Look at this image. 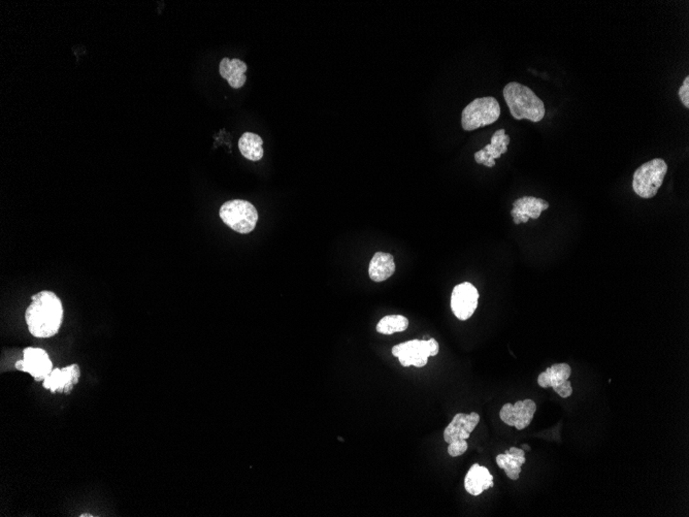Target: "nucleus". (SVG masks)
<instances>
[{
    "mask_svg": "<svg viewBox=\"0 0 689 517\" xmlns=\"http://www.w3.org/2000/svg\"><path fill=\"white\" fill-rule=\"evenodd\" d=\"M25 320L29 333L35 338L55 336L63 320L61 300L52 291H44L35 294L26 310Z\"/></svg>",
    "mask_w": 689,
    "mask_h": 517,
    "instance_id": "1",
    "label": "nucleus"
},
{
    "mask_svg": "<svg viewBox=\"0 0 689 517\" xmlns=\"http://www.w3.org/2000/svg\"><path fill=\"white\" fill-rule=\"evenodd\" d=\"M428 342H429L430 356H436L437 354L439 353V350H440V347H439V343L437 342L436 339H432V338L429 339V340H428Z\"/></svg>",
    "mask_w": 689,
    "mask_h": 517,
    "instance_id": "24",
    "label": "nucleus"
},
{
    "mask_svg": "<svg viewBox=\"0 0 689 517\" xmlns=\"http://www.w3.org/2000/svg\"><path fill=\"white\" fill-rule=\"evenodd\" d=\"M680 100L686 109L689 108V77H686L683 84L680 87L679 92Z\"/></svg>",
    "mask_w": 689,
    "mask_h": 517,
    "instance_id": "21",
    "label": "nucleus"
},
{
    "mask_svg": "<svg viewBox=\"0 0 689 517\" xmlns=\"http://www.w3.org/2000/svg\"><path fill=\"white\" fill-rule=\"evenodd\" d=\"M555 392H556V394H559V396H561V398L563 399L570 398V396H572L573 394L572 383H571L570 381L568 380L566 381V382L563 383V384L561 385V387H559V389H557V391Z\"/></svg>",
    "mask_w": 689,
    "mask_h": 517,
    "instance_id": "22",
    "label": "nucleus"
},
{
    "mask_svg": "<svg viewBox=\"0 0 689 517\" xmlns=\"http://www.w3.org/2000/svg\"><path fill=\"white\" fill-rule=\"evenodd\" d=\"M81 376L78 365H71L63 369H55L44 380V387L52 392H66L68 394L79 382Z\"/></svg>",
    "mask_w": 689,
    "mask_h": 517,
    "instance_id": "11",
    "label": "nucleus"
},
{
    "mask_svg": "<svg viewBox=\"0 0 689 517\" xmlns=\"http://www.w3.org/2000/svg\"><path fill=\"white\" fill-rule=\"evenodd\" d=\"M479 152H480V160L481 162H482V164H483L484 162H487L488 155L487 154H486L485 150H484V149H482V150L479 151Z\"/></svg>",
    "mask_w": 689,
    "mask_h": 517,
    "instance_id": "27",
    "label": "nucleus"
},
{
    "mask_svg": "<svg viewBox=\"0 0 689 517\" xmlns=\"http://www.w3.org/2000/svg\"><path fill=\"white\" fill-rule=\"evenodd\" d=\"M536 411V403L530 399H526V400L518 401L514 405L510 403L504 405L499 412V418L506 425L515 427L518 431H523L530 425Z\"/></svg>",
    "mask_w": 689,
    "mask_h": 517,
    "instance_id": "9",
    "label": "nucleus"
},
{
    "mask_svg": "<svg viewBox=\"0 0 689 517\" xmlns=\"http://www.w3.org/2000/svg\"><path fill=\"white\" fill-rule=\"evenodd\" d=\"M506 451L509 452V454H519V456H525V452L521 448L511 447L510 449L506 450Z\"/></svg>",
    "mask_w": 689,
    "mask_h": 517,
    "instance_id": "25",
    "label": "nucleus"
},
{
    "mask_svg": "<svg viewBox=\"0 0 689 517\" xmlns=\"http://www.w3.org/2000/svg\"><path fill=\"white\" fill-rule=\"evenodd\" d=\"M484 150H485V152L488 156H492V157H494V159H496V158H499L501 156L499 150H497L496 147L492 146L490 144L487 145V146L484 148Z\"/></svg>",
    "mask_w": 689,
    "mask_h": 517,
    "instance_id": "23",
    "label": "nucleus"
},
{
    "mask_svg": "<svg viewBox=\"0 0 689 517\" xmlns=\"http://www.w3.org/2000/svg\"><path fill=\"white\" fill-rule=\"evenodd\" d=\"M666 173L668 166L661 158H655L642 164L633 177V189L635 195L647 200L654 197L664 183Z\"/></svg>",
    "mask_w": 689,
    "mask_h": 517,
    "instance_id": "3",
    "label": "nucleus"
},
{
    "mask_svg": "<svg viewBox=\"0 0 689 517\" xmlns=\"http://www.w3.org/2000/svg\"><path fill=\"white\" fill-rule=\"evenodd\" d=\"M494 476L486 467L475 463L465 478V490L472 496H480L484 490L494 487Z\"/></svg>",
    "mask_w": 689,
    "mask_h": 517,
    "instance_id": "12",
    "label": "nucleus"
},
{
    "mask_svg": "<svg viewBox=\"0 0 689 517\" xmlns=\"http://www.w3.org/2000/svg\"><path fill=\"white\" fill-rule=\"evenodd\" d=\"M483 164L484 166H487V168H492V166H494V164H496V160H494V157H492V156H488L487 162H484Z\"/></svg>",
    "mask_w": 689,
    "mask_h": 517,
    "instance_id": "26",
    "label": "nucleus"
},
{
    "mask_svg": "<svg viewBox=\"0 0 689 517\" xmlns=\"http://www.w3.org/2000/svg\"><path fill=\"white\" fill-rule=\"evenodd\" d=\"M409 327V320L403 315H388L383 317L377 325V331L383 335L403 333Z\"/></svg>",
    "mask_w": 689,
    "mask_h": 517,
    "instance_id": "19",
    "label": "nucleus"
},
{
    "mask_svg": "<svg viewBox=\"0 0 689 517\" xmlns=\"http://www.w3.org/2000/svg\"><path fill=\"white\" fill-rule=\"evenodd\" d=\"M262 139L256 133H246L238 140V148L244 157L258 162L263 157Z\"/></svg>",
    "mask_w": 689,
    "mask_h": 517,
    "instance_id": "17",
    "label": "nucleus"
},
{
    "mask_svg": "<svg viewBox=\"0 0 689 517\" xmlns=\"http://www.w3.org/2000/svg\"><path fill=\"white\" fill-rule=\"evenodd\" d=\"M501 107L496 98L486 97L476 98L470 102L461 114V126L465 131L476 130L480 127L490 126L499 120Z\"/></svg>",
    "mask_w": 689,
    "mask_h": 517,
    "instance_id": "4",
    "label": "nucleus"
},
{
    "mask_svg": "<svg viewBox=\"0 0 689 517\" xmlns=\"http://www.w3.org/2000/svg\"><path fill=\"white\" fill-rule=\"evenodd\" d=\"M479 293L469 282L454 287L451 294V309L459 320H469L478 307Z\"/></svg>",
    "mask_w": 689,
    "mask_h": 517,
    "instance_id": "6",
    "label": "nucleus"
},
{
    "mask_svg": "<svg viewBox=\"0 0 689 517\" xmlns=\"http://www.w3.org/2000/svg\"><path fill=\"white\" fill-rule=\"evenodd\" d=\"M571 374H572V369L568 364L553 365L547 367L545 372L539 374L538 384L542 389L552 387L553 391H556L557 389L568 380Z\"/></svg>",
    "mask_w": 689,
    "mask_h": 517,
    "instance_id": "16",
    "label": "nucleus"
},
{
    "mask_svg": "<svg viewBox=\"0 0 689 517\" xmlns=\"http://www.w3.org/2000/svg\"><path fill=\"white\" fill-rule=\"evenodd\" d=\"M518 218L520 219L521 224H523H523H526V222L528 221V219H530L528 216H518Z\"/></svg>",
    "mask_w": 689,
    "mask_h": 517,
    "instance_id": "29",
    "label": "nucleus"
},
{
    "mask_svg": "<svg viewBox=\"0 0 689 517\" xmlns=\"http://www.w3.org/2000/svg\"><path fill=\"white\" fill-rule=\"evenodd\" d=\"M548 208H549V204L542 198L523 196V197L515 200L511 215L513 217L528 216V218L535 220L538 219L542 212L547 210Z\"/></svg>",
    "mask_w": 689,
    "mask_h": 517,
    "instance_id": "15",
    "label": "nucleus"
},
{
    "mask_svg": "<svg viewBox=\"0 0 689 517\" xmlns=\"http://www.w3.org/2000/svg\"><path fill=\"white\" fill-rule=\"evenodd\" d=\"M468 442L467 440H456L453 442L450 443L449 447H448V454L452 458H457V456H463L465 451H467Z\"/></svg>",
    "mask_w": 689,
    "mask_h": 517,
    "instance_id": "20",
    "label": "nucleus"
},
{
    "mask_svg": "<svg viewBox=\"0 0 689 517\" xmlns=\"http://www.w3.org/2000/svg\"><path fill=\"white\" fill-rule=\"evenodd\" d=\"M16 369L30 374L37 381H44L53 371V364L44 349L28 347L24 350L23 360L17 362Z\"/></svg>",
    "mask_w": 689,
    "mask_h": 517,
    "instance_id": "7",
    "label": "nucleus"
},
{
    "mask_svg": "<svg viewBox=\"0 0 689 517\" xmlns=\"http://www.w3.org/2000/svg\"><path fill=\"white\" fill-rule=\"evenodd\" d=\"M219 71L221 77L224 78L233 88H242L246 83L245 73L247 71V64L242 60L223 58L220 62Z\"/></svg>",
    "mask_w": 689,
    "mask_h": 517,
    "instance_id": "13",
    "label": "nucleus"
},
{
    "mask_svg": "<svg viewBox=\"0 0 689 517\" xmlns=\"http://www.w3.org/2000/svg\"><path fill=\"white\" fill-rule=\"evenodd\" d=\"M392 354L398 358L403 367H422L430 356L428 340H412L401 343L392 348Z\"/></svg>",
    "mask_w": 689,
    "mask_h": 517,
    "instance_id": "8",
    "label": "nucleus"
},
{
    "mask_svg": "<svg viewBox=\"0 0 689 517\" xmlns=\"http://www.w3.org/2000/svg\"><path fill=\"white\" fill-rule=\"evenodd\" d=\"M220 217L227 226L240 233H251L258 221V213L255 207L242 200L225 202L221 207Z\"/></svg>",
    "mask_w": 689,
    "mask_h": 517,
    "instance_id": "5",
    "label": "nucleus"
},
{
    "mask_svg": "<svg viewBox=\"0 0 689 517\" xmlns=\"http://www.w3.org/2000/svg\"><path fill=\"white\" fill-rule=\"evenodd\" d=\"M394 272H396V264H394V256L385 252H377L370 264V278L374 282H383L389 279Z\"/></svg>",
    "mask_w": 689,
    "mask_h": 517,
    "instance_id": "14",
    "label": "nucleus"
},
{
    "mask_svg": "<svg viewBox=\"0 0 689 517\" xmlns=\"http://www.w3.org/2000/svg\"><path fill=\"white\" fill-rule=\"evenodd\" d=\"M503 93L511 115L514 119H526L537 123L545 117L543 100L539 99L528 86L517 82H511L504 88Z\"/></svg>",
    "mask_w": 689,
    "mask_h": 517,
    "instance_id": "2",
    "label": "nucleus"
},
{
    "mask_svg": "<svg viewBox=\"0 0 689 517\" xmlns=\"http://www.w3.org/2000/svg\"><path fill=\"white\" fill-rule=\"evenodd\" d=\"M513 221H514V224H521L520 219H519L518 217H513Z\"/></svg>",
    "mask_w": 689,
    "mask_h": 517,
    "instance_id": "30",
    "label": "nucleus"
},
{
    "mask_svg": "<svg viewBox=\"0 0 689 517\" xmlns=\"http://www.w3.org/2000/svg\"><path fill=\"white\" fill-rule=\"evenodd\" d=\"M521 448H524V449H526V451H530V447L528 446V445L523 444L521 445Z\"/></svg>",
    "mask_w": 689,
    "mask_h": 517,
    "instance_id": "31",
    "label": "nucleus"
},
{
    "mask_svg": "<svg viewBox=\"0 0 689 517\" xmlns=\"http://www.w3.org/2000/svg\"><path fill=\"white\" fill-rule=\"evenodd\" d=\"M475 160H476L477 164H482V162L480 160V152L475 153Z\"/></svg>",
    "mask_w": 689,
    "mask_h": 517,
    "instance_id": "28",
    "label": "nucleus"
},
{
    "mask_svg": "<svg viewBox=\"0 0 689 517\" xmlns=\"http://www.w3.org/2000/svg\"><path fill=\"white\" fill-rule=\"evenodd\" d=\"M480 415L476 412L470 414L458 413L444 431V440L448 444L456 440H468L470 433L476 429Z\"/></svg>",
    "mask_w": 689,
    "mask_h": 517,
    "instance_id": "10",
    "label": "nucleus"
},
{
    "mask_svg": "<svg viewBox=\"0 0 689 517\" xmlns=\"http://www.w3.org/2000/svg\"><path fill=\"white\" fill-rule=\"evenodd\" d=\"M524 463H525V456L505 451V454L496 456L497 466L503 469L506 472V475L512 480H518Z\"/></svg>",
    "mask_w": 689,
    "mask_h": 517,
    "instance_id": "18",
    "label": "nucleus"
}]
</instances>
